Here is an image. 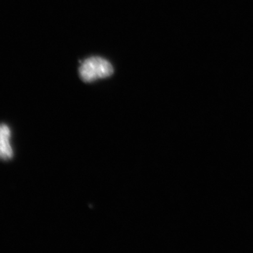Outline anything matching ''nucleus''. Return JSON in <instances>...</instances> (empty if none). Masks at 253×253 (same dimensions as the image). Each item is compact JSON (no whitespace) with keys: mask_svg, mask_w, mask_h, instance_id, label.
<instances>
[{"mask_svg":"<svg viewBox=\"0 0 253 253\" xmlns=\"http://www.w3.org/2000/svg\"><path fill=\"white\" fill-rule=\"evenodd\" d=\"M79 73L83 81L91 83L111 76L113 73V67L111 63L104 58L93 56L81 63Z\"/></svg>","mask_w":253,"mask_h":253,"instance_id":"1","label":"nucleus"},{"mask_svg":"<svg viewBox=\"0 0 253 253\" xmlns=\"http://www.w3.org/2000/svg\"><path fill=\"white\" fill-rule=\"evenodd\" d=\"M11 127L6 123H0V160L3 161H11L14 156V151L11 144Z\"/></svg>","mask_w":253,"mask_h":253,"instance_id":"2","label":"nucleus"}]
</instances>
